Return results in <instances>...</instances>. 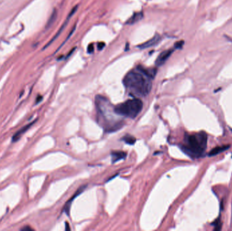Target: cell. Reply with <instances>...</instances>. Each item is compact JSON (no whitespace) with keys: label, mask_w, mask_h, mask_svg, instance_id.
<instances>
[{"label":"cell","mask_w":232,"mask_h":231,"mask_svg":"<svg viewBox=\"0 0 232 231\" xmlns=\"http://www.w3.org/2000/svg\"><path fill=\"white\" fill-rule=\"evenodd\" d=\"M105 43L104 42H100L98 43L97 45V48H98V50H102V49L105 48Z\"/></svg>","instance_id":"19"},{"label":"cell","mask_w":232,"mask_h":231,"mask_svg":"<svg viewBox=\"0 0 232 231\" xmlns=\"http://www.w3.org/2000/svg\"><path fill=\"white\" fill-rule=\"evenodd\" d=\"M230 145H225V146H222V147H217L215 148H214L213 150H211L210 153H208V156L209 157L215 156L221 153H223V152L227 150L228 148H230Z\"/></svg>","instance_id":"13"},{"label":"cell","mask_w":232,"mask_h":231,"mask_svg":"<svg viewBox=\"0 0 232 231\" xmlns=\"http://www.w3.org/2000/svg\"><path fill=\"white\" fill-rule=\"evenodd\" d=\"M207 134L204 131L185 136V144L181 146V150L193 159L199 158L204 154L207 147Z\"/></svg>","instance_id":"3"},{"label":"cell","mask_w":232,"mask_h":231,"mask_svg":"<svg viewBox=\"0 0 232 231\" xmlns=\"http://www.w3.org/2000/svg\"><path fill=\"white\" fill-rule=\"evenodd\" d=\"M143 102L138 98H133L114 107V110L118 115L135 119L143 109Z\"/></svg>","instance_id":"4"},{"label":"cell","mask_w":232,"mask_h":231,"mask_svg":"<svg viewBox=\"0 0 232 231\" xmlns=\"http://www.w3.org/2000/svg\"><path fill=\"white\" fill-rule=\"evenodd\" d=\"M160 41H161V36H159V34H155V36L152 38V39H150L149 40L147 41V42H145V43L139 45L138 46V48L141 49L152 48V47L158 45Z\"/></svg>","instance_id":"7"},{"label":"cell","mask_w":232,"mask_h":231,"mask_svg":"<svg viewBox=\"0 0 232 231\" xmlns=\"http://www.w3.org/2000/svg\"><path fill=\"white\" fill-rule=\"evenodd\" d=\"M94 45L91 43L88 46V52L89 54H92L94 52Z\"/></svg>","instance_id":"18"},{"label":"cell","mask_w":232,"mask_h":231,"mask_svg":"<svg viewBox=\"0 0 232 231\" xmlns=\"http://www.w3.org/2000/svg\"><path fill=\"white\" fill-rule=\"evenodd\" d=\"M75 49H76V48H73V49H71V50L69 52V54H67V58H68L69 56H70L72 54V53H73Z\"/></svg>","instance_id":"20"},{"label":"cell","mask_w":232,"mask_h":231,"mask_svg":"<svg viewBox=\"0 0 232 231\" xmlns=\"http://www.w3.org/2000/svg\"><path fill=\"white\" fill-rule=\"evenodd\" d=\"M214 226V230H220L221 229V222L220 217H219L217 220L212 224Z\"/></svg>","instance_id":"16"},{"label":"cell","mask_w":232,"mask_h":231,"mask_svg":"<svg viewBox=\"0 0 232 231\" xmlns=\"http://www.w3.org/2000/svg\"><path fill=\"white\" fill-rule=\"evenodd\" d=\"M95 103L98 113V122L107 131H115L122 126L123 122L116 120L114 117L116 114L114 107H112L111 104H110L106 98L98 95L96 97Z\"/></svg>","instance_id":"2"},{"label":"cell","mask_w":232,"mask_h":231,"mask_svg":"<svg viewBox=\"0 0 232 231\" xmlns=\"http://www.w3.org/2000/svg\"><path fill=\"white\" fill-rule=\"evenodd\" d=\"M77 9H78V5H75V6L74 8H73V9H72V10H71L70 12H69V15H68V16H67V18L66 20H65V22H64V23H63V25L61 26V27H60V29L59 30V31L57 32V33H56V35H55V36H54V37L53 38V39H52L50 41V42H49L48 43V44L46 45V46L44 47V48H43V49H45V48H47V47L50 46V45L51 44V43L54 42V41L56 40V38L59 37V36H60V33H62L64 29H65V28L66 27L67 25L68 24V22H69V20H70V19L71 18V17L74 15L75 13L76 12V11H77Z\"/></svg>","instance_id":"5"},{"label":"cell","mask_w":232,"mask_h":231,"mask_svg":"<svg viewBox=\"0 0 232 231\" xmlns=\"http://www.w3.org/2000/svg\"><path fill=\"white\" fill-rule=\"evenodd\" d=\"M35 122H36V121H33L32 123H31V124H28L27 125H25V127H22L21 130H19L18 131H17V132H16L15 134H14V135L12 137V141L13 142L18 141V140L21 138V136L23 135V134H24L26 132V131H27L29 130V128L31 126V125L34 124Z\"/></svg>","instance_id":"10"},{"label":"cell","mask_w":232,"mask_h":231,"mask_svg":"<svg viewBox=\"0 0 232 231\" xmlns=\"http://www.w3.org/2000/svg\"><path fill=\"white\" fill-rule=\"evenodd\" d=\"M123 83L130 94L135 97L147 96L152 87V79L139 70L128 73L124 78Z\"/></svg>","instance_id":"1"},{"label":"cell","mask_w":232,"mask_h":231,"mask_svg":"<svg viewBox=\"0 0 232 231\" xmlns=\"http://www.w3.org/2000/svg\"><path fill=\"white\" fill-rule=\"evenodd\" d=\"M143 12H136L133 15L130 17L128 20L126 21V24L127 25H134L135 23H137L138 22L140 21L142 19H143Z\"/></svg>","instance_id":"9"},{"label":"cell","mask_w":232,"mask_h":231,"mask_svg":"<svg viewBox=\"0 0 232 231\" xmlns=\"http://www.w3.org/2000/svg\"><path fill=\"white\" fill-rule=\"evenodd\" d=\"M112 162L115 163L121 159H125L126 157V153L123 151H114L111 153Z\"/></svg>","instance_id":"12"},{"label":"cell","mask_w":232,"mask_h":231,"mask_svg":"<svg viewBox=\"0 0 232 231\" xmlns=\"http://www.w3.org/2000/svg\"><path fill=\"white\" fill-rule=\"evenodd\" d=\"M86 186H81L80 188L76 191V192H75V193L74 194V195L73 196V197L71 198V199L69 200V201H68L66 203L65 206V207H64V208H63V212H65L67 213V216L69 215V211H70L71 205L72 201L74 200L75 198H76L78 195H80L84 191V190L86 189Z\"/></svg>","instance_id":"8"},{"label":"cell","mask_w":232,"mask_h":231,"mask_svg":"<svg viewBox=\"0 0 232 231\" xmlns=\"http://www.w3.org/2000/svg\"><path fill=\"white\" fill-rule=\"evenodd\" d=\"M174 52V49H170L167 50L163 51L162 53L159 54L157 59L155 60V65L158 66H160L163 65L166 62V60L170 57V56Z\"/></svg>","instance_id":"6"},{"label":"cell","mask_w":232,"mask_h":231,"mask_svg":"<svg viewBox=\"0 0 232 231\" xmlns=\"http://www.w3.org/2000/svg\"><path fill=\"white\" fill-rule=\"evenodd\" d=\"M56 17H57V12L54 10L53 11V14H52V15L50 16V19L48 20V23H47V25H46V28L48 29L49 27H50L51 26L53 25V23L54 22V21L56 19Z\"/></svg>","instance_id":"14"},{"label":"cell","mask_w":232,"mask_h":231,"mask_svg":"<svg viewBox=\"0 0 232 231\" xmlns=\"http://www.w3.org/2000/svg\"><path fill=\"white\" fill-rule=\"evenodd\" d=\"M137 69L142 73H143L145 75H146L147 77H149V78L152 79V80L155 77L156 73H157V70L155 69H146L141 66H138Z\"/></svg>","instance_id":"11"},{"label":"cell","mask_w":232,"mask_h":231,"mask_svg":"<svg viewBox=\"0 0 232 231\" xmlns=\"http://www.w3.org/2000/svg\"><path fill=\"white\" fill-rule=\"evenodd\" d=\"M121 139H122V140H124V141L125 142L126 144H128L130 145L134 144L136 142L135 138H134L133 136H130V135H126L124 137H123V138Z\"/></svg>","instance_id":"15"},{"label":"cell","mask_w":232,"mask_h":231,"mask_svg":"<svg viewBox=\"0 0 232 231\" xmlns=\"http://www.w3.org/2000/svg\"><path fill=\"white\" fill-rule=\"evenodd\" d=\"M184 45V41H179L175 43V48L176 49H181Z\"/></svg>","instance_id":"17"},{"label":"cell","mask_w":232,"mask_h":231,"mask_svg":"<svg viewBox=\"0 0 232 231\" xmlns=\"http://www.w3.org/2000/svg\"><path fill=\"white\" fill-rule=\"evenodd\" d=\"M68 229V230H70V229L69 228V224L67 223H66V230Z\"/></svg>","instance_id":"21"}]
</instances>
